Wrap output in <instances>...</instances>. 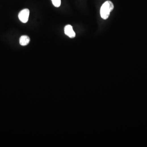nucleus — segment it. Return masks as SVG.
Listing matches in <instances>:
<instances>
[{"label": "nucleus", "mask_w": 147, "mask_h": 147, "mask_svg": "<svg viewBox=\"0 0 147 147\" xmlns=\"http://www.w3.org/2000/svg\"><path fill=\"white\" fill-rule=\"evenodd\" d=\"M114 8V5L111 1H108L105 2L100 8V14L101 18L104 20L108 19L110 14V13Z\"/></svg>", "instance_id": "obj_1"}, {"label": "nucleus", "mask_w": 147, "mask_h": 147, "mask_svg": "<svg viewBox=\"0 0 147 147\" xmlns=\"http://www.w3.org/2000/svg\"><path fill=\"white\" fill-rule=\"evenodd\" d=\"M30 15V10L28 9H24L18 14V18L22 23H26L28 20Z\"/></svg>", "instance_id": "obj_2"}, {"label": "nucleus", "mask_w": 147, "mask_h": 147, "mask_svg": "<svg viewBox=\"0 0 147 147\" xmlns=\"http://www.w3.org/2000/svg\"><path fill=\"white\" fill-rule=\"evenodd\" d=\"M65 34L70 38H74L76 36V33L73 29V28L70 25H67L64 28Z\"/></svg>", "instance_id": "obj_3"}, {"label": "nucleus", "mask_w": 147, "mask_h": 147, "mask_svg": "<svg viewBox=\"0 0 147 147\" xmlns=\"http://www.w3.org/2000/svg\"><path fill=\"white\" fill-rule=\"evenodd\" d=\"M30 42V39L28 36L26 35L21 36L19 40V43L22 46H26Z\"/></svg>", "instance_id": "obj_4"}, {"label": "nucleus", "mask_w": 147, "mask_h": 147, "mask_svg": "<svg viewBox=\"0 0 147 147\" xmlns=\"http://www.w3.org/2000/svg\"><path fill=\"white\" fill-rule=\"evenodd\" d=\"M53 4L55 7H60L61 5V0H52Z\"/></svg>", "instance_id": "obj_5"}]
</instances>
